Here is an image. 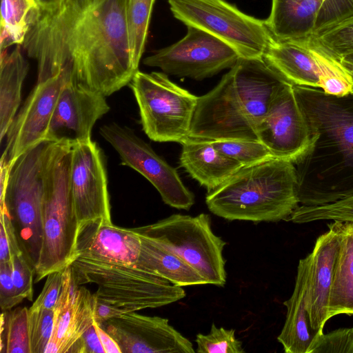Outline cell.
Masks as SVG:
<instances>
[{
	"label": "cell",
	"mask_w": 353,
	"mask_h": 353,
	"mask_svg": "<svg viewBox=\"0 0 353 353\" xmlns=\"http://www.w3.org/2000/svg\"><path fill=\"white\" fill-rule=\"evenodd\" d=\"M127 0H52L30 14L21 46L37 65V82L62 72L105 97L129 85L133 65Z\"/></svg>",
	"instance_id": "obj_1"
},
{
	"label": "cell",
	"mask_w": 353,
	"mask_h": 353,
	"mask_svg": "<svg viewBox=\"0 0 353 353\" xmlns=\"http://www.w3.org/2000/svg\"><path fill=\"white\" fill-rule=\"evenodd\" d=\"M293 88L310 136L307 149L294 163L299 203L321 205L353 196V93Z\"/></svg>",
	"instance_id": "obj_2"
},
{
	"label": "cell",
	"mask_w": 353,
	"mask_h": 353,
	"mask_svg": "<svg viewBox=\"0 0 353 353\" xmlns=\"http://www.w3.org/2000/svg\"><path fill=\"white\" fill-rule=\"evenodd\" d=\"M286 82L263 57H240L212 90L199 97L188 137L258 140V125Z\"/></svg>",
	"instance_id": "obj_3"
},
{
	"label": "cell",
	"mask_w": 353,
	"mask_h": 353,
	"mask_svg": "<svg viewBox=\"0 0 353 353\" xmlns=\"http://www.w3.org/2000/svg\"><path fill=\"white\" fill-rule=\"evenodd\" d=\"M205 203L212 213L229 221H289L299 204L294 163L272 158L241 167L208 192Z\"/></svg>",
	"instance_id": "obj_4"
},
{
	"label": "cell",
	"mask_w": 353,
	"mask_h": 353,
	"mask_svg": "<svg viewBox=\"0 0 353 353\" xmlns=\"http://www.w3.org/2000/svg\"><path fill=\"white\" fill-rule=\"evenodd\" d=\"M71 146L50 141L46 154L43 200V244L35 282L63 270L75 259L79 229L70 184Z\"/></svg>",
	"instance_id": "obj_5"
},
{
	"label": "cell",
	"mask_w": 353,
	"mask_h": 353,
	"mask_svg": "<svg viewBox=\"0 0 353 353\" xmlns=\"http://www.w3.org/2000/svg\"><path fill=\"white\" fill-rule=\"evenodd\" d=\"M70 266L78 285L96 284L97 299L126 312L164 306L186 295L181 287L147 272L136 263H109L77 257Z\"/></svg>",
	"instance_id": "obj_6"
},
{
	"label": "cell",
	"mask_w": 353,
	"mask_h": 353,
	"mask_svg": "<svg viewBox=\"0 0 353 353\" xmlns=\"http://www.w3.org/2000/svg\"><path fill=\"white\" fill-rule=\"evenodd\" d=\"M50 141L34 145L12 164L3 202L23 256L35 269L43 244V178Z\"/></svg>",
	"instance_id": "obj_7"
},
{
	"label": "cell",
	"mask_w": 353,
	"mask_h": 353,
	"mask_svg": "<svg viewBox=\"0 0 353 353\" xmlns=\"http://www.w3.org/2000/svg\"><path fill=\"white\" fill-rule=\"evenodd\" d=\"M194 268L208 284L226 282L223 251L226 243L211 228L208 214H172L154 223L133 228Z\"/></svg>",
	"instance_id": "obj_8"
},
{
	"label": "cell",
	"mask_w": 353,
	"mask_h": 353,
	"mask_svg": "<svg viewBox=\"0 0 353 353\" xmlns=\"http://www.w3.org/2000/svg\"><path fill=\"white\" fill-rule=\"evenodd\" d=\"M129 85L149 139L181 143L188 137L199 97L172 82L163 72L138 70Z\"/></svg>",
	"instance_id": "obj_9"
},
{
	"label": "cell",
	"mask_w": 353,
	"mask_h": 353,
	"mask_svg": "<svg viewBox=\"0 0 353 353\" xmlns=\"http://www.w3.org/2000/svg\"><path fill=\"white\" fill-rule=\"evenodd\" d=\"M168 3L176 19L226 43L240 57H262L274 39L265 20L248 15L224 0H168Z\"/></svg>",
	"instance_id": "obj_10"
},
{
	"label": "cell",
	"mask_w": 353,
	"mask_h": 353,
	"mask_svg": "<svg viewBox=\"0 0 353 353\" xmlns=\"http://www.w3.org/2000/svg\"><path fill=\"white\" fill-rule=\"evenodd\" d=\"M99 132L117 152L121 164L150 181L165 204L179 210L191 208L195 201L194 195L183 183L176 170L132 129L110 123L102 125Z\"/></svg>",
	"instance_id": "obj_11"
},
{
	"label": "cell",
	"mask_w": 353,
	"mask_h": 353,
	"mask_svg": "<svg viewBox=\"0 0 353 353\" xmlns=\"http://www.w3.org/2000/svg\"><path fill=\"white\" fill-rule=\"evenodd\" d=\"M170 46L145 57L143 63L168 75L201 81L232 68L240 58L237 52L214 36L194 26Z\"/></svg>",
	"instance_id": "obj_12"
},
{
	"label": "cell",
	"mask_w": 353,
	"mask_h": 353,
	"mask_svg": "<svg viewBox=\"0 0 353 353\" xmlns=\"http://www.w3.org/2000/svg\"><path fill=\"white\" fill-rule=\"evenodd\" d=\"M70 184L79 223L111 221L103 152L92 139L72 144Z\"/></svg>",
	"instance_id": "obj_13"
},
{
	"label": "cell",
	"mask_w": 353,
	"mask_h": 353,
	"mask_svg": "<svg viewBox=\"0 0 353 353\" xmlns=\"http://www.w3.org/2000/svg\"><path fill=\"white\" fill-rule=\"evenodd\" d=\"M256 134L274 158L294 163L306 151L310 132L292 84L286 82L278 91L258 125Z\"/></svg>",
	"instance_id": "obj_14"
},
{
	"label": "cell",
	"mask_w": 353,
	"mask_h": 353,
	"mask_svg": "<svg viewBox=\"0 0 353 353\" xmlns=\"http://www.w3.org/2000/svg\"><path fill=\"white\" fill-rule=\"evenodd\" d=\"M70 74L62 72L44 81L37 82L17 113L6 134L8 163L14 161L34 145L47 140L50 123L59 97Z\"/></svg>",
	"instance_id": "obj_15"
},
{
	"label": "cell",
	"mask_w": 353,
	"mask_h": 353,
	"mask_svg": "<svg viewBox=\"0 0 353 353\" xmlns=\"http://www.w3.org/2000/svg\"><path fill=\"white\" fill-rule=\"evenodd\" d=\"M97 323L114 338L121 353L195 352L168 319L130 312Z\"/></svg>",
	"instance_id": "obj_16"
},
{
	"label": "cell",
	"mask_w": 353,
	"mask_h": 353,
	"mask_svg": "<svg viewBox=\"0 0 353 353\" xmlns=\"http://www.w3.org/2000/svg\"><path fill=\"white\" fill-rule=\"evenodd\" d=\"M110 109L104 95L69 80L59 97L47 140L74 144L91 139L94 124Z\"/></svg>",
	"instance_id": "obj_17"
},
{
	"label": "cell",
	"mask_w": 353,
	"mask_h": 353,
	"mask_svg": "<svg viewBox=\"0 0 353 353\" xmlns=\"http://www.w3.org/2000/svg\"><path fill=\"white\" fill-rule=\"evenodd\" d=\"M96 296L74 280L70 266L63 270L61 293L54 309L52 336L45 353H66L94 323Z\"/></svg>",
	"instance_id": "obj_18"
},
{
	"label": "cell",
	"mask_w": 353,
	"mask_h": 353,
	"mask_svg": "<svg viewBox=\"0 0 353 353\" xmlns=\"http://www.w3.org/2000/svg\"><path fill=\"white\" fill-rule=\"evenodd\" d=\"M343 223L333 221L319 236L310 256L307 305L312 328L319 334L330 319L332 285L341 244Z\"/></svg>",
	"instance_id": "obj_19"
},
{
	"label": "cell",
	"mask_w": 353,
	"mask_h": 353,
	"mask_svg": "<svg viewBox=\"0 0 353 353\" xmlns=\"http://www.w3.org/2000/svg\"><path fill=\"white\" fill-rule=\"evenodd\" d=\"M141 247L140 236L133 228H121L112 221L97 219L79 223L75 259L135 264Z\"/></svg>",
	"instance_id": "obj_20"
},
{
	"label": "cell",
	"mask_w": 353,
	"mask_h": 353,
	"mask_svg": "<svg viewBox=\"0 0 353 353\" xmlns=\"http://www.w3.org/2000/svg\"><path fill=\"white\" fill-rule=\"evenodd\" d=\"M310 256L299 261L292 296L283 304L286 319L277 339L286 353H310L321 335L312 327L307 305ZM323 334V333H322Z\"/></svg>",
	"instance_id": "obj_21"
},
{
	"label": "cell",
	"mask_w": 353,
	"mask_h": 353,
	"mask_svg": "<svg viewBox=\"0 0 353 353\" xmlns=\"http://www.w3.org/2000/svg\"><path fill=\"white\" fill-rule=\"evenodd\" d=\"M180 165L210 192L242 165L218 150L210 141L187 137L181 143Z\"/></svg>",
	"instance_id": "obj_22"
},
{
	"label": "cell",
	"mask_w": 353,
	"mask_h": 353,
	"mask_svg": "<svg viewBox=\"0 0 353 353\" xmlns=\"http://www.w3.org/2000/svg\"><path fill=\"white\" fill-rule=\"evenodd\" d=\"M263 57L288 83L321 89L322 72L305 38L286 41L274 39Z\"/></svg>",
	"instance_id": "obj_23"
},
{
	"label": "cell",
	"mask_w": 353,
	"mask_h": 353,
	"mask_svg": "<svg viewBox=\"0 0 353 353\" xmlns=\"http://www.w3.org/2000/svg\"><path fill=\"white\" fill-rule=\"evenodd\" d=\"M320 5V0H272L265 23L277 40L302 39L314 32Z\"/></svg>",
	"instance_id": "obj_24"
},
{
	"label": "cell",
	"mask_w": 353,
	"mask_h": 353,
	"mask_svg": "<svg viewBox=\"0 0 353 353\" xmlns=\"http://www.w3.org/2000/svg\"><path fill=\"white\" fill-rule=\"evenodd\" d=\"M29 64L23 57L21 46L11 53L1 52L0 58V140L6 136L21 101L23 83Z\"/></svg>",
	"instance_id": "obj_25"
},
{
	"label": "cell",
	"mask_w": 353,
	"mask_h": 353,
	"mask_svg": "<svg viewBox=\"0 0 353 353\" xmlns=\"http://www.w3.org/2000/svg\"><path fill=\"white\" fill-rule=\"evenodd\" d=\"M139 236L141 247L136 264L141 268L176 286L208 284L206 280L182 259L151 239Z\"/></svg>",
	"instance_id": "obj_26"
},
{
	"label": "cell",
	"mask_w": 353,
	"mask_h": 353,
	"mask_svg": "<svg viewBox=\"0 0 353 353\" xmlns=\"http://www.w3.org/2000/svg\"><path fill=\"white\" fill-rule=\"evenodd\" d=\"M353 314V223H343L330 304V319L338 314Z\"/></svg>",
	"instance_id": "obj_27"
},
{
	"label": "cell",
	"mask_w": 353,
	"mask_h": 353,
	"mask_svg": "<svg viewBox=\"0 0 353 353\" xmlns=\"http://www.w3.org/2000/svg\"><path fill=\"white\" fill-rule=\"evenodd\" d=\"M38 6L37 0H1V52L13 44L22 45L30 14Z\"/></svg>",
	"instance_id": "obj_28"
},
{
	"label": "cell",
	"mask_w": 353,
	"mask_h": 353,
	"mask_svg": "<svg viewBox=\"0 0 353 353\" xmlns=\"http://www.w3.org/2000/svg\"><path fill=\"white\" fill-rule=\"evenodd\" d=\"M155 0H127L126 28L132 61L139 70L144 51L151 13Z\"/></svg>",
	"instance_id": "obj_29"
},
{
	"label": "cell",
	"mask_w": 353,
	"mask_h": 353,
	"mask_svg": "<svg viewBox=\"0 0 353 353\" xmlns=\"http://www.w3.org/2000/svg\"><path fill=\"white\" fill-rule=\"evenodd\" d=\"M305 39L322 72L321 90L336 96L352 93V83L339 59L315 42L310 36Z\"/></svg>",
	"instance_id": "obj_30"
},
{
	"label": "cell",
	"mask_w": 353,
	"mask_h": 353,
	"mask_svg": "<svg viewBox=\"0 0 353 353\" xmlns=\"http://www.w3.org/2000/svg\"><path fill=\"white\" fill-rule=\"evenodd\" d=\"M0 338L1 353H31L26 307L2 311Z\"/></svg>",
	"instance_id": "obj_31"
},
{
	"label": "cell",
	"mask_w": 353,
	"mask_h": 353,
	"mask_svg": "<svg viewBox=\"0 0 353 353\" xmlns=\"http://www.w3.org/2000/svg\"><path fill=\"white\" fill-rule=\"evenodd\" d=\"M289 221L306 223L317 221H333L353 223V196L321 205H299Z\"/></svg>",
	"instance_id": "obj_32"
},
{
	"label": "cell",
	"mask_w": 353,
	"mask_h": 353,
	"mask_svg": "<svg viewBox=\"0 0 353 353\" xmlns=\"http://www.w3.org/2000/svg\"><path fill=\"white\" fill-rule=\"evenodd\" d=\"M310 37L337 59L353 52V15L316 30Z\"/></svg>",
	"instance_id": "obj_33"
},
{
	"label": "cell",
	"mask_w": 353,
	"mask_h": 353,
	"mask_svg": "<svg viewBox=\"0 0 353 353\" xmlns=\"http://www.w3.org/2000/svg\"><path fill=\"white\" fill-rule=\"evenodd\" d=\"M210 141L222 154L237 161L242 167L274 158L268 148L258 140L230 139Z\"/></svg>",
	"instance_id": "obj_34"
},
{
	"label": "cell",
	"mask_w": 353,
	"mask_h": 353,
	"mask_svg": "<svg viewBox=\"0 0 353 353\" xmlns=\"http://www.w3.org/2000/svg\"><path fill=\"white\" fill-rule=\"evenodd\" d=\"M199 353H243L242 343L235 336L233 329L226 330L212 324L208 334H198L196 337Z\"/></svg>",
	"instance_id": "obj_35"
},
{
	"label": "cell",
	"mask_w": 353,
	"mask_h": 353,
	"mask_svg": "<svg viewBox=\"0 0 353 353\" xmlns=\"http://www.w3.org/2000/svg\"><path fill=\"white\" fill-rule=\"evenodd\" d=\"M54 310L28 309V327L31 353H45L52 336Z\"/></svg>",
	"instance_id": "obj_36"
},
{
	"label": "cell",
	"mask_w": 353,
	"mask_h": 353,
	"mask_svg": "<svg viewBox=\"0 0 353 353\" xmlns=\"http://www.w3.org/2000/svg\"><path fill=\"white\" fill-rule=\"evenodd\" d=\"M310 353H353V327L321 334Z\"/></svg>",
	"instance_id": "obj_37"
},
{
	"label": "cell",
	"mask_w": 353,
	"mask_h": 353,
	"mask_svg": "<svg viewBox=\"0 0 353 353\" xmlns=\"http://www.w3.org/2000/svg\"><path fill=\"white\" fill-rule=\"evenodd\" d=\"M12 279L18 295L23 300L32 301L33 275L35 269L23 254L14 255L10 261Z\"/></svg>",
	"instance_id": "obj_38"
},
{
	"label": "cell",
	"mask_w": 353,
	"mask_h": 353,
	"mask_svg": "<svg viewBox=\"0 0 353 353\" xmlns=\"http://www.w3.org/2000/svg\"><path fill=\"white\" fill-rule=\"evenodd\" d=\"M320 1L315 30L334 24L353 15V0H320Z\"/></svg>",
	"instance_id": "obj_39"
},
{
	"label": "cell",
	"mask_w": 353,
	"mask_h": 353,
	"mask_svg": "<svg viewBox=\"0 0 353 353\" xmlns=\"http://www.w3.org/2000/svg\"><path fill=\"white\" fill-rule=\"evenodd\" d=\"M23 254L10 218L0 209V262H10L14 255Z\"/></svg>",
	"instance_id": "obj_40"
},
{
	"label": "cell",
	"mask_w": 353,
	"mask_h": 353,
	"mask_svg": "<svg viewBox=\"0 0 353 353\" xmlns=\"http://www.w3.org/2000/svg\"><path fill=\"white\" fill-rule=\"evenodd\" d=\"M63 281V270L47 276L44 286L31 307L54 310L59 299Z\"/></svg>",
	"instance_id": "obj_41"
},
{
	"label": "cell",
	"mask_w": 353,
	"mask_h": 353,
	"mask_svg": "<svg viewBox=\"0 0 353 353\" xmlns=\"http://www.w3.org/2000/svg\"><path fill=\"white\" fill-rule=\"evenodd\" d=\"M23 299L18 295L12 279L10 262H0V307L1 311L11 310Z\"/></svg>",
	"instance_id": "obj_42"
},
{
	"label": "cell",
	"mask_w": 353,
	"mask_h": 353,
	"mask_svg": "<svg viewBox=\"0 0 353 353\" xmlns=\"http://www.w3.org/2000/svg\"><path fill=\"white\" fill-rule=\"evenodd\" d=\"M70 353H105L94 323L71 347Z\"/></svg>",
	"instance_id": "obj_43"
},
{
	"label": "cell",
	"mask_w": 353,
	"mask_h": 353,
	"mask_svg": "<svg viewBox=\"0 0 353 353\" xmlns=\"http://www.w3.org/2000/svg\"><path fill=\"white\" fill-rule=\"evenodd\" d=\"M125 313L128 312H126L123 309L96 298L94 320L97 323H99L103 322L108 319L121 316Z\"/></svg>",
	"instance_id": "obj_44"
},
{
	"label": "cell",
	"mask_w": 353,
	"mask_h": 353,
	"mask_svg": "<svg viewBox=\"0 0 353 353\" xmlns=\"http://www.w3.org/2000/svg\"><path fill=\"white\" fill-rule=\"evenodd\" d=\"M94 325L105 353H121V349L114 338L94 321Z\"/></svg>",
	"instance_id": "obj_45"
},
{
	"label": "cell",
	"mask_w": 353,
	"mask_h": 353,
	"mask_svg": "<svg viewBox=\"0 0 353 353\" xmlns=\"http://www.w3.org/2000/svg\"><path fill=\"white\" fill-rule=\"evenodd\" d=\"M339 60L350 78L352 85V93H353V52L341 56Z\"/></svg>",
	"instance_id": "obj_46"
},
{
	"label": "cell",
	"mask_w": 353,
	"mask_h": 353,
	"mask_svg": "<svg viewBox=\"0 0 353 353\" xmlns=\"http://www.w3.org/2000/svg\"><path fill=\"white\" fill-rule=\"evenodd\" d=\"M37 1L39 3H47L52 1V0H37Z\"/></svg>",
	"instance_id": "obj_47"
}]
</instances>
